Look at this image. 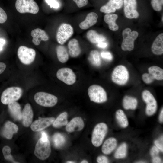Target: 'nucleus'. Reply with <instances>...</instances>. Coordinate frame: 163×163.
Returning a JSON list of instances; mask_svg holds the SVG:
<instances>
[{"instance_id":"nucleus-1","label":"nucleus","mask_w":163,"mask_h":163,"mask_svg":"<svg viewBox=\"0 0 163 163\" xmlns=\"http://www.w3.org/2000/svg\"><path fill=\"white\" fill-rule=\"evenodd\" d=\"M123 40L121 48L124 51H131L134 48V42L139 34L136 31H131L129 28L125 29L122 32Z\"/></svg>"},{"instance_id":"nucleus-2","label":"nucleus","mask_w":163,"mask_h":163,"mask_svg":"<svg viewBox=\"0 0 163 163\" xmlns=\"http://www.w3.org/2000/svg\"><path fill=\"white\" fill-rule=\"evenodd\" d=\"M129 75L128 71L124 66L119 65L114 69L111 75L112 81L115 83L123 85L128 82Z\"/></svg>"},{"instance_id":"nucleus-3","label":"nucleus","mask_w":163,"mask_h":163,"mask_svg":"<svg viewBox=\"0 0 163 163\" xmlns=\"http://www.w3.org/2000/svg\"><path fill=\"white\" fill-rule=\"evenodd\" d=\"M90 100L94 102L101 103L107 100V93L101 86L97 85L90 86L88 90Z\"/></svg>"},{"instance_id":"nucleus-4","label":"nucleus","mask_w":163,"mask_h":163,"mask_svg":"<svg viewBox=\"0 0 163 163\" xmlns=\"http://www.w3.org/2000/svg\"><path fill=\"white\" fill-rule=\"evenodd\" d=\"M22 90L19 87H12L5 90L2 93L1 101L4 104L16 101L20 98L22 94Z\"/></svg>"},{"instance_id":"nucleus-5","label":"nucleus","mask_w":163,"mask_h":163,"mask_svg":"<svg viewBox=\"0 0 163 163\" xmlns=\"http://www.w3.org/2000/svg\"><path fill=\"white\" fill-rule=\"evenodd\" d=\"M15 6L17 11L21 13L36 14L39 10L38 5L34 0H16Z\"/></svg>"},{"instance_id":"nucleus-6","label":"nucleus","mask_w":163,"mask_h":163,"mask_svg":"<svg viewBox=\"0 0 163 163\" xmlns=\"http://www.w3.org/2000/svg\"><path fill=\"white\" fill-rule=\"evenodd\" d=\"M107 130V126L104 123H101L96 125L93 129L91 137V142L94 146L98 147L101 145Z\"/></svg>"},{"instance_id":"nucleus-7","label":"nucleus","mask_w":163,"mask_h":163,"mask_svg":"<svg viewBox=\"0 0 163 163\" xmlns=\"http://www.w3.org/2000/svg\"><path fill=\"white\" fill-rule=\"evenodd\" d=\"M51 151L49 139L44 140L40 138L36 144L34 154L39 159L44 160L49 156Z\"/></svg>"},{"instance_id":"nucleus-8","label":"nucleus","mask_w":163,"mask_h":163,"mask_svg":"<svg viewBox=\"0 0 163 163\" xmlns=\"http://www.w3.org/2000/svg\"><path fill=\"white\" fill-rule=\"evenodd\" d=\"M34 99L38 104L47 107L54 106L58 101V98L55 96L43 92H38L35 94Z\"/></svg>"},{"instance_id":"nucleus-9","label":"nucleus","mask_w":163,"mask_h":163,"mask_svg":"<svg viewBox=\"0 0 163 163\" xmlns=\"http://www.w3.org/2000/svg\"><path fill=\"white\" fill-rule=\"evenodd\" d=\"M74 33L73 27L65 23L61 24L56 32V37L57 42L61 45L64 43Z\"/></svg>"},{"instance_id":"nucleus-10","label":"nucleus","mask_w":163,"mask_h":163,"mask_svg":"<svg viewBox=\"0 0 163 163\" xmlns=\"http://www.w3.org/2000/svg\"><path fill=\"white\" fill-rule=\"evenodd\" d=\"M17 54L21 62L24 64L28 65L32 63L34 60L36 52L32 48L21 46L18 48Z\"/></svg>"},{"instance_id":"nucleus-11","label":"nucleus","mask_w":163,"mask_h":163,"mask_svg":"<svg viewBox=\"0 0 163 163\" xmlns=\"http://www.w3.org/2000/svg\"><path fill=\"white\" fill-rule=\"evenodd\" d=\"M142 97L146 103V114L148 116H152L156 112L157 104L156 100L152 94L148 90H145L142 93Z\"/></svg>"},{"instance_id":"nucleus-12","label":"nucleus","mask_w":163,"mask_h":163,"mask_svg":"<svg viewBox=\"0 0 163 163\" xmlns=\"http://www.w3.org/2000/svg\"><path fill=\"white\" fill-rule=\"evenodd\" d=\"M56 76L59 80L69 85H73L76 81L75 74L69 68H62L59 69L56 73Z\"/></svg>"},{"instance_id":"nucleus-13","label":"nucleus","mask_w":163,"mask_h":163,"mask_svg":"<svg viewBox=\"0 0 163 163\" xmlns=\"http://www.w3.org/2000/svg\"><path fill=\"white\" fill-rule=\"evenodd\" d=\"M124 11L126 17L129 19L136 18L139 13L137 10V0H123Z\"/></svg>"},{"instance_id":"nucleus-14","label":"nucleus","mask_w":163,"mask_h":163,"mask_svg":"<svg viewBox=\"0 0 163 163\" xmlns=\"http://www.w3.org/2000/svg\"><path fill=\"white\" fill-rule=\"evenodd\" d=\"M55 120L53 117L39 119L32 123L30 126L31 129L34 132L42 130L52 124Z\"/></svg>"},{"instance_id":"nucleus-15","label":"nucleus","mask_w":163,"mask_h":163,"mask_svg":"<svg viewBox=\"0 0 163 163\" xmlns=\"http://www.w3.org/2000/svg\"><path fill=\"white\" fill-rule=\"evenodd\" d=\"M123 0H109L100 9V11L106 14L115 12L116 10L120 9L123 5Z\"/></svg>"},{"instance_id":"nucleus-16","label":"nucleus","mask_w":163,"mask_h":163,"mask_svg":"<svg viewBox=\"0 0 163 163\" xmlns=\"http://www.w3.org/2000/svg\"><path fill=\"white\" fill-rule=\"evenodd\" d=\"M84 126V123L82 118L80 117L73 118L66 125V129L68 132L82 130Z\"/></svg>"},{"instance_id":"nucleus-17","label":"nucleus","mask_w":163,"mask_h":163,"mask_svg":"<svg viewBox=\"0 0 163 163\" xmlns=\"http://www.w3.org/2000/svg\"><path fill=\"white\" fill-rule=\"evenodd\" d=\"M30 34L33 38L32 42L36 46L39 45L41 41H47L49 39V37L46 32L40 28L33 30Z\"/></svg>"},{"instance_id":"nucleus-18","label":"nucleus","mask_w":163,"mask_h":163,"mask_svg":"<svg viewBox=\"0 0 163 163\" xmlns=\"http://www.w3.org/2000/svg\"><path fill=\"white\" fill-rule=\"evenodd\" d=\"M22 124L26 127H29L31 124L33 117L32 107L29 103L24 106L22 112Z\"/></svg>"},{"instance_id":"nucleus-19","label":"nucleus","mask_w":163,"mask_h":163,"mask_svg":"<svg viewBox=\"0 0 163 163\" xmlns=\"http://www.w3.org/2000/svg\"><path fill=\"white\" fill-rule=\"evenodd\" d=\"M97 14L94 12L89 13L85 19L79 24V27L82 29L86 30L95 25L97 22Z\"/></svg>"},{"instance_id":"nucleus-20","label":"nucleus","mask_w":163,"mask_h":163,"mask_svg":"<svg viewBox=\"0 0 163 163\" xmlns=\"http://www.w3.org/2000/svg\"><path fill=\"white\" fill-rule=\"evenodd\" d=\"M18 129V127L15 124L11 122L8 121L4 124L2 134L5 138L11 139L13 134L16 133Z\"/></svg>"},{"instance_id":"nucleus-21","label":"nucleus","mask_w":163,"mask_h":163,"mask_svg":"<svg viewBox=\"0 0 163 163\" xmlns=\"http://www.w3.org/2000/svg\"><path fill=\"white\" fill-rule=\"evenodd\" d=\"M9 112L12 117L16 120H22V112L19 104L16 101L11 102L8 104Z\"/></svg>"},{"instance_id":"nucleus-22","label":"nucleus","mask_w":163,"mask_h":163,"mask_svg":"<svg viewBox=\"0 0 163 163\" xmlns=\"http://www.w3.org/2000/svg\"><path fill=\"white\" fill-rule=\"evenodd\" d=\"M153 54L161 55L163 53V33L159 34L154 40L151 46Z\"/></svg>"},{"instance_id":"nucleus-23","label":"nucleus","mask_w":163,"mask_h":163,"mask_svg":"<svg viewBox=\"0 0 163 163\" xmlns=\"http://www.w3.org/2000/svg\"><path fill=\"white\" fill-rule=\"evenodd\" d=\"M68 48L69 55L72 57H76L81 53L78 41L76 39L73 38L69 40L68 43Z\"/></svg>"},{"instance_id":"nucleus-24","label":"nucleus","mask_w":163,"mask_h":163,"mask_svg":"<svg viewBox=\"0 0 163 163\" xmlns=\"http://www.w3.org/2000/svg\"><path fill=\"white\" fill-rule=\"evenodd\" d=\"M116 139L111 137L107 139L104 142L102 147L103 153L106 155L110 154L115 149L117 145Z\"/></svg>"},{"instance_id":"nucleus-25","label":"nucleus","mask_w":163,"mask_h":163,"mask_svg":"<svg viewBox=\"0 0 163 163\" xmlns=\"http://www.w3.org/2000/svg\"><path fill=\"white\" fill-rule=\"evenodd\" d=\"M118 18L116 14L109 13L106 14L104 17V20L108 25L109 29L113 31H116L119 29V27L116 22Z\"/></svg>"},{"instance_id":"nucleus-26","label":"nucleus","mask_w":163,"mask_h":163,"mask_svg":"<svg viewBox=\"0 0 163 163\" xmlns=\"http://www.w3.org/2000/svg\"><path fill=\"white\" fill-rule=\"evenodd\" d=\"M86 37L90 42L93 44L104 41L106 40L104 36L98 34L94 30L88 31L86 34Z\"/></svg>"},{"instance_id":"nucleus-27","label":"nucleus","mask_w":163,"mask_h":163,"mask_svg":"<svg viewBox=\"0 0 163 163\" xmlns=\"http://www.w3.org/2000/svg\"><path fill=\"white\" fill-rule=\"evenodd\" d=\"M123 104L124 108L126 110H135L137 106L138 101L134 97L126 95L123 98Z\"/></svg>"},{"instance_id":"nucleus-28","label":"nucleus","mask_w":163,"mask_h":163,"mask_svg":"<svg viewBox=\"0 0 163 163\" xmlns=\"http://www.w3.org/2000/svg\"><path fill=\"white\" fill-rule=\"evenodd\" d=\"M56 50L59 61L62 63L66 62L69 59V56L66 47L62 45H59Z\"/></svg>"},{"instance_id":"nucleus-29","label":"nucleus","mask_w":163,"mask_h":163,"mask_svg":"<svg viewBox=\"0 0 163 163\" xmlns=\"http://www.w3.org/2000/svg\"><path fill=\"white\" fill-rule=\"evenodd\" d=\"M148 71L154 78L157 80H162L163 79V70L160 67L153 66L148 68Z\"/></svg>"},{"instance_id":"nucleus-30","label":"nucleus","mask_w":163,"mask_h":163,"mask_svg":"<svg viewBox=\"0 0 163 163\" xmlns=\"http://www.w3.org/2000/svg\"><path fill=\"white\" fill-rule=\"evenodd\" d=\"M116 118L119 125L122 127L125 128L128 125V122L127 117L122 110H118L116 113Z\"/></svg>"},{"instance_id":"nucleus-31","label":"nucleus","mask_w":163,"mask_h":163,"mask_svg":"<svg viewBox=\"0 0 163 163\" xmlns=\"http://www.w3.org/2000/svg\"><path fill=\"white\" fill-rule=\"evenodd\" d=\"M68 114L67 112H64L60 114L53 123V126L55 128H59L66 126L68 123Z\"/></svg>"},{"instance_id":"nucleus-32","label":"nucleus","mask_w":163,"mask_h":163,"mask_svg":"<svg viewBox=\"0 0 163 163\" xmlns=\"http://www.w3.org/2000/svg\"><path fill=\"white\" fill-rule=\"evenodd\" d=\"M52 140L54 146L56 148H59L64 145L66 139L62 134L58 133L53 135Z\"/></svg>"},{"instance_id":"nucleus-33","label":"nucleus","mask_w":163,"mask_h":163,"mask_svg":"<svg viewBox=\"0 0 163 163\" xmlns=\"http://www.w3.org/2000/svg\"><path fill=\"white\" fill-rule=\"evenodd\" d=\"M88 60L92 65L95 66H99L101 64L99 54L97 50H92L91 51Z\"/></svg>"},{"instance_id":"nucleus-34","label":"nucleus","mask_w":163,"mask_h":163,"mask_svg":"<svg viewBox=\"0 0 163 163\" xmlns=\"http://www.w3.org/2000/svg\"><path fill=\"white\" fill-rule=\"evenodd\" d=\"M127 145L125 143L122 144L117 149L114 154V157L117 159L125 158L127 154Z\"/></svg>"},{"instance_id":"nucleus-35","label":"nucleus","mask_w":163,"mask_h":163,"mask_svg":"<svg viewBox=\"0 0 163 163\" xmlns=\"http://www.w3.org/2000/svg\"><path fill=\"white\" fill-rule=\"evenodd\" d=\"M2 152L4 157L6 160L13 163H17L14 161L11 154V149L8 146H5L2 149Z\"/></svg>"},{"instance_id":"nucleus-36","label":"nucleus","mask_w":163,"mask_h":163,"mask_svg":"<svg viewBox=\"0 0 163 163\" xmlns=\"http://www.w3.org/2000/svg\"><path fill=\"white\" fill-rule=\"evenodd\" d=\"M151 4L154 10L159 11L162 8L163 0H151Z\"/></svg>"},{"instance_id":"nucleus-37","label":"nucleus","mask_w":163,"mask_h":163,"mask_svg":"<svg viewBox=\"0 0 163 163\" xmlns=\"http://www.w3.org/2000/svg\"><path fill=\"white\" fill-rule=\"evenodd\" d=\"M142 79L144 82L146 84L151 83L155 80L150 74L147 73H144L142 75Z\"/></svg>"},{"instance_id":"nucleus-38","label":"nucleus","mask_w":163,"mask_h":163,"mask_svg":"<svg viewBox=\"0 0 163 163\" xmlns=\"http://www.w3.org/2000/svg\"><path fill=\"white\" fill-rule=\"evenodd\" d=\"M47 5L50 6L51 8L57 9L59 7V2L56 0H45Z\"/></svg>"},{"instance_id":"nucleus-39","label":"nucleus","mask_w":163,"mask_h":163,"mask_svg":"<svg viewBox=\"0 0 163 163\" xmlns=\"http://www.w3.org/2000/svg\"><path fill=\"white\" fill-rule=\"evenodd\" d=\"M7 19V16L5 11L0 7V23H5Z\"/></svg>"},{"instance_id":"nucleus-40","label":"nucleus","mask_w":163,"mask_h":163,"mask_svg":"<svg viewBox=\"0 0 163 163\" xmlns=\"http://www.w3.org/2000/svg\"><path fill=\"white\" fill-rule=\"evenodd\" d=\"M163 136H161L159 139L155 140L154 144L158 149L161 152L163 151Z\"/></svg>"},{"instance_id":"nucleus-41","label":"nucleus","mask_w":163,"mask_h":163,"mask_svg":"<svg viewBox=\"0 0 163 163\" xmlns=\"http://www.w3.org/2000/svg\"><path fill=\"white\" fill-rule=\"evenodd\" d=\"M101 56L103 59L108 60H112L113 56L112 54L108 51H103L101 53Z\"/></svg>"},{"instance_id":"nucleus-42","label":"nucleus","mask_w":163,"mask_h":163,"mask_svg":"<svg viewBox=\"0 0 163 163\" xmlns=\"http://www.w3.org/2000/svg\"><path fill=\"white\" fill-rule=\"evenodd\" d=\"M79 8L86 6L88 3V0H72Z\"/></svg>"},{"instance_id":"nucleus-43","label":"nucleus","mask_w":163,"mask_h":163,"mask_svg":"<svg viewBox=\"0 0 163 163\" xmlns=\"http://www.w3.org/2000/svg\"><path fill=\"white\" fill-rule=\"evenodd\" d=\"M159 153V149L156 146H153L150 150V154L152 157L157 156Z\"/></svg>"},{"instance_id":"nucleus-44","label":"nucleus","mask_w":163,"mask_h":163,"mask_svg":"<svg viewBox=\"0 0 163 163\" xmlns=\"http://www.w3.org/2000/svg\"><path fill=\"white\" fill-rule=\"evenodd\" d=\"M97 161L98 163H107L109 162L108 158L104 155L98 156L97 159Z\"/></svg>"},{"instance_id":"nucleus-45","label":"nucleus","mask_w":163,"mask_h":163,"mask_svg":"<svg viewBox=\"0 0 163 163\" xmlns=\"http://www.w3.org/2000/svg\"><path fill=\"white\" fill-rule=\"evenodd\" d=\"M97 46L101 48H105L107 47V43L104 41L101 42L97 43Z\"/></svg>"},{"instance_id":"nucleus-46","label":"nucleus","mask_w":163,"mask_h":163,"mask_svg":"<svg viewBox=\"0 0 163 163\" xmlns=\"http://www.w3.org/2000/svg\"><path fill=\"white\" fill-rule=\"evenodd\" d=\"M6 67V65L5 63L0 62V74L4 72Z\"/></svg>"},{"instance_id":"nucleus-47","label":"nucleus","mask_w":163,"mask_h":163,"mask_svg":"<svg viewBox=\"0 0 163 163\" xmlns=\"http://www.w3.org/2000/svg\"><path fill=\"white\" fill-rule=\"evenodd\" d=\"M152 162L153 163H161V160L160 157L156 156L153 158Z\"/></svg>"},{"instance_id":"nucleus-48","label":"nucleus","mask_w":163,"mask_h":163,"mask_svg":"<svg viewBox=\"0 0 163 163\" xmlns=\"http://www.w3.org/2000/svg\"><path fill=\"white\" fill-rule=\"evenodd\" d=\"M41 138L43 140H46L48 139V136L46 132H42Z\"/></svg>"},{"instance_id":"nucleus-49","label":"nucleus","mask_w":163,"mask_h":163,"mask_svg":"<svg viewBox=\"0 0 163 163\" xmlns=\"http://www.w3.org/2000/svg\"><path fill=\"white\" fill-rule=\"evenodd\" d=\"M5 43V40L3 38H0V51L2 49Z\"/></svg>"},{"instance_id":"nucleus-50","label":"nucleus","mask_w":163,"mask_h":163,"mask_svg":"<svg viewBox=\"0 0 163 163\" xmlns=\"http://www.w3.org/2000/svg\"><path fill=\"white\" fill-rule=\"evenodd\" d=\"M159 120L160 122L162 123L163 121V109L162 108L160 114Z\"/></svg>"},{"instance_id":"nucleus-51","label":"nucleus","mask_w":163,"mask_h":163,"mask_svg":"<svg viewBox=\"0 0 163 163\" xmlns=\"http://www.w3.org/2000/svg\"><path fill=\"white\" fill-rule=\"evenodd\" d=\"M81 163H88V161L86 160H83L81 162Z\"/></svg>"},{"instance_id":"nucleus-52","label":"nucleus","mask_w":163,"mask_h":163,"mask_svg":"<svg viewBox=\"0 0 163 163\" xmlns=\"http://www.w3.org/2000/svg\"><path fill=\"white\" fill-rule=\"evenodd\" d=\"M67 163H75V162L72 161H68L66 162Z\"/></svg>"}]
</instances>
